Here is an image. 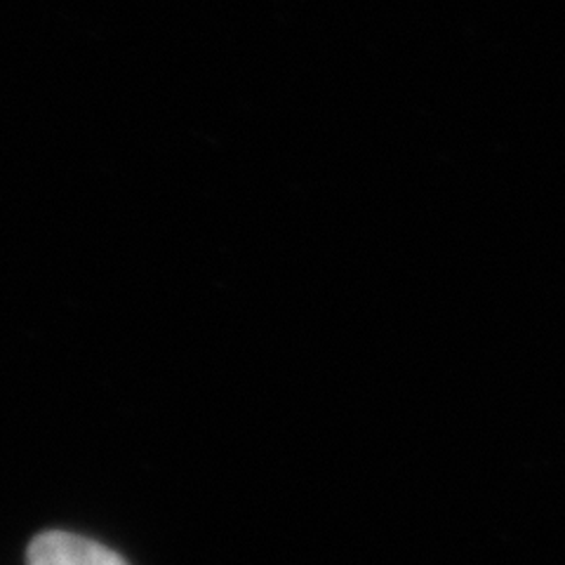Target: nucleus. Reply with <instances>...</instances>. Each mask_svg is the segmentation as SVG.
Listing matches in <instances>:
<instances>
[{
  "mask_svg": "<svg viewBox=\"0 0 565 565\" xmlns=\"http://www.w3.org/2000/svg\"><path fill=\"white\" fill-rule=\"evenodd\" d=\"M26 565H128L109 546L81 535L43 533L29 544Z\"/></svg>",
  "mask_w": 565,
  "mask_h": 565,
  "instance_id": "f257e3e1",
  "label": "nucleus"
}]
</instances>
